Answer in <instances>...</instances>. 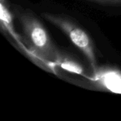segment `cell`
Instances as JSON below:
<instances>
[{
  "mask_svg": "<svg viewBox=\"0 0 121 121\" xmlns=\"http://www.w3.org/2000/svg\"><path fill=\"white\" fill-rule=\"evenodd\" d=\"M13 13L18 19L23 32V39L32 58L38 60L46 69H52L50 65L56 64L61 52L52 43L45 27L30 9L19 6L13 7Z\"/></svg>",
  "mask_w": 121,
  "mask_h": 121,
  "instance_id": "cell-1",
  "label": "cell"
},
{
  "mask_svg": "<svg viewBox=\"0 0 121 121\" xmlns=\"http://www.w3.org/2000/svg\"><path fill=\"white\" fill-rule=\"evenodd\" d=\"M40 15L44 19L63 32L86 57L94 70H96V58L94 46L86 32L68 16L48 12H43Z\"/></svg>",
  "mask_w": 121,
  "mask_h": 121,
  "instance_id": "cell-2",
  "label": "cell"
},
{
  "mask_svg": "<svg viewBox=\"0 0 121 121\" xmlns=\"http://www.w3.org/2000/svg\"><path fill=\"white\" fill-rule=\"evenodd\" d=\"M56 65L60 66L61 67L72 72H75L77 74H82L83 72V69L82 68V67L76 62L74 61L73 59L69 57V56L64 55L62 52L61 54L57 61Z\"/></svg>",
  "mask_w": 121,
  "mask_h": 121,
  "instance_id": "cell-3",
  "label": "cell"
},
{
  "mask_svg": "<svg viewBox=\"0 0 121 121\" xmlns=\"http://www.w3.org/2000/svg\"><path fill=\"white\" fill-rule=\"evenodd\" d=\"M89 1L102 5L121 7V0H89Z\"/></svg>",
  "mask_w": 121,
  "mask_h": 121,
  "instance_id": "cell-4",
  "label": "cell"
}]
</instances>
